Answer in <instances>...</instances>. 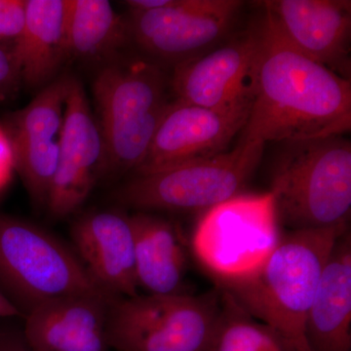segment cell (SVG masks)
<instances>
[{"label": "cell", "mask_w": 351, "mask_h": 351, "mask_svg": "<svg viewBox=\"0 0 351 351\" xmlns=\"http://www.w3.org/2000/svg\"><path fill=\"white\" fill-rule=\"evenodd\" d=\"M255 95L241 138L267 142L346 135L351 129V80L293 47L262 13Z\"/></svg>", "instance_id": "obj_1"}, {"label": "cell", "mask_w": 351, "mask_h": 351, "mask_svg": "<svg viewBox=\"0 0 351 351\" xmlns=\"http://www.w3.org/2000/svg\"><path fill=\"white\" fill-rule=\"evenodd\" d=\"M350 225L286 230L269 257L249 274L214 281L249 315L274 328L299 351H311L306 320L322 270Z\"/></svg>", "instance_id": "obj_2"}, {"label": "cell", "mask_w": 351, "mask_h": 351, "mask_svg": "<svg viewBox=\"0 0 351 351\" xmlns=\"http://www.w3.org/2000/svg\"><path fill=\"white\" fill-rule=\"evenodd\" d=\"M168 88L163 69L151 60L104 64L92 88L104 143L100 180L137 169L172 101Z\"/></svg>", "instance_id": "obj_3"}, {"label": "cell", "mask_w": 351, "mask_h": 351, "mask_svg": "<svg viewBox=\"0 0 351 351\" xmlns=\"http://www.w3.org/2000/svg\"><path fill=\"white\" fill-rule=\"evenodd\" d=\"M281 144L269 191L280 228L318 230L350 225V141L334 135Z\"/></svg>", "instance_id": "obj_4"}, {"label": "cell", "mask_w": 351, "mask_h": 351, "mask_svg": "<svg viewBox=\"0 0 351 351\" xmlns=\"http://www.w3.org/2000/svg\"><path fill=\"white\" fill-rule=\"evenodd\" d=\"M0 293L23 318L56 298L112 295L96 282L73 246L43 226L5 214H0Z\"/></svg>", "instance_id": "obj_5"}, {"label": "cell", "mask_w": 351, "mask_h": 351, "mask_svg": "<svg viewBox=\"0 0 351 351\" xmlns=\"http://www.w3.org/2000/svg\"><path fill=\"white\" fill-rule=\"evenodd\" d=\"M265 145L240 138L232 151L197 162L132 176L115 189L122 206L138 212H205L242 195Z\"/></svg>", "instance_id": "obj_6"}, {"label": "cell", "mask_w": 351, "mask_h": 351, "mask_svg": "<svg viewBox=\"0 0 351 351\" xmlns=\"http://www.w3.org/2000/svg\"><path fill=\"white\" fill-rule=\"evenodd\" d=\"M221 307L216 286L200 295L120 298L108 313V345L117 351H209Z\"/></svg>", "instance_id": "obj_7"}, {"label": "cell", "mask_w": 351, "mask_h": 351, "mask_svg": "<svg viewBox=\"0 0 351 351\" xmlns=\"http://www.w3.org/2000/svg\"><path fill=\"white\" fill-rule=\"evenodd\" d=\"M281 233L272 193H242L203 212L191 249L214 281L228 280L257 269Z\"/></svg>", "instance_id": "obj_8"}, {"label": "cell", "mask_w": 351, "mask_h": 351, "mask_svg": "<svg viewBox=\"0 0 351 351\" xmlns=\"http://www.w3.org/2000/svg\"><path fill=\"white\" fill-rule=\"evenodd\" d=\"M244 4L240 0H172L157 10H130L131 41L154 63L174 68L221 43Z\"/></svg>", "instance_id": "obj_9"}, {"label": "cell", "mask_w": 351, "mask_h": 351, "mask_svg": "<svg viewBox=\"0 0 351 351\" xmlns=\"http://www.w3.org/2000/svg\"><path fill=\"white\" fill-rule=\"evenodd\" d=\"M262 34L261 14L228 40L175 66L169 80L175 100L219 110L252 106Z\"/></svg>", "instance_id": "obj_10"}, {"label": "cell", "mask_w": 351, "mask_h": 351, "mask_svg": "<svg viewBox=\"0 0 351 351\" xmlns=\"http://www.w3.org/2000/svg\"><path fill=\"white\" fill-rule=\"evenodd\" d=\"M71 77L58 76L39 90L31 103L10 113L2 125L12 151L14 169L34 204L41 209H46L56 174Z\"/></svg>", "instance_id": "obj_11"}, {"label": "cell", "mask_w": 351, "mask_h": 351, "mask_svg": "<svg viewBox=\"0 0 351 351\" xmlns=\"http://www.w3.org/2000/svg\"><path fill=\"white\" fill-rule=\"evenodd\" d=\"M104 143L82 83L71 75L60 134L56 174L46 210L62 219L84 204L100 181Z\"/></svg>", "instance_id": "obj_12"}, {"label": "cell", "mask_w": 351, "mask_h": 351, "mask_svg": "<svg viewBox=\"0 0 351 351\" xmlns=\"http://www.w3.org/2000/svg\"><path fill=\"white\" fill-rule=\"evenodd\" d=\"M252 106L219 110L173 100L133 175L197 162L228 151L243 131Z\"/></svg>", "instance_id": "obj_13"}, {"label": "cell", "mask_w": 351, "mask_h": 351, "mask_svg": "<svg viewBox=\"0 0 351 351\" xmlns=\"http://www.w3.org/2000/svg\"><path fill=\"white\" fill-rule=\"evenodd\" d=\"M262 6L293 47L350 80V0H267Z\"/></svg>", "instance_id": "obj_14"}, {"label": "cell", "mask_w": 351, "mask_h": 351, "mask_svg": "<svg viewBox=\"0 0 351 351\" xmlns=\"http://www.w3.org/2000/svg\"><path fill=\"white\" fill-rule=\"evenodd\" d=\"M69 233L73 249L104 290L117 298L138 294L131 215L119 209L87 212Z\"/></svg>", "instance_id": "obj_15"}, {"label": "cell", "mask_w": 351, "mask_h": 351, "mask_svg": "<svg viewBox=\"0 0 351 351\" xmlns=\"http://www.w3.org/2000/svg\"><path fill=\"white\" fill-rule=\"evenodd\" d=\"M108 294L64 295L34 307L24 317L25 341L34 351H110Z\"/></svg>", "instance_id": "obj_16"}, {"label": "cell", "mask_w": 351, "mask_h": 351, "mask_svg": "<svg viewBox=\"0 0 351 351\" xmlns=\"http://www.w3.org/2000/svg\"><path fill=\"white\" fill-rule=\"evenodd\" d=\"M311 351H351V232L337 239L306 320Z\"/></svg>", "instance_id": "obj_17"}, {"label": "cell", "mask_w": 351, "mask_h": 351, "mask_svg": "<svg viewBox=\"0 0 351 351\" xmlns=\"http://www.w3.org/2000/svg\"><path fill=\"white\" fill-rule=\"evenodd\" d=\"M66 0H25V25L12 41L22 84L43 89L60 76L69 60Z\"/></svg>", "instance_id": "obj_18"}, {"label": "cell", "mask_w": 351, "mask_h": 351, "mask_svg": "<svg viewBox=\"0 0 351 351\" xmlns=\"http://www.w3.org/2000/svg\"><path fill=\"white\" fill-rule=\"evenodd\" d=\"M138 289L149 295L186 294L188 247L179 226L147 212L131 215Z\"/></svg>", "instance_id": "obj_19"}, {"label": "cell", "mask_w": 351, "mask_h": 351, "mask_svg": "<svg viewBox=\"0 0 351 351\" xmlns=\"http://www.w3.org/2000/svg\"><path fill=\"white\" fill-rule=\"evenodd\" d=\"M69 59L107 64L131 41L128 20L107 0H66Z\"/></svg>", "instance_id": "obj_20"}, {"label": "cell", "mask_w": 351, "mask_h": 351, "mask_svg": "<svg viewBox=\"0 0 351 351\" xmlns=\"http://www.w3.org/2000/svg\"><path fill=\"white\" fill-rule=\"evenodd\" d=\"M219 291L221 313L209 351H299L281 332L252 317Z\"/></svg>", "instance_id": "obj_21"}, {"label": "cell", "mask_w": 351, "mask_h": 351, "mask_svg": "<svg viewBox=\"0 0 351 351\" xmlns=\"http://www.w3.org/2000/svg\"><path fill=\"white\" fill-rule=\"evenodd\" d=\"M22 85L12 43H0V103L15 97Z\"/></svg>", "instance_id": "obj_22"}, {"label": "cell", "mask_w": 351, "mask_h": 351, "mask_svg": "<svg viewBox=\"0 0 351 351\" xmlns=\"http://www.w3.org/2000/svg\"><path fill=\"white\" fill-rule=\"evenodd\" d=\"M25 0H0V43H12L25 25Z\"/></svg>", "instance_id": "obj_23"}, {"label": "cell", "mask_w": 351, "mask_h": 351, "mask_svg": "<svg viewBox=\"0 0 351 351\" xmlns=\"http://www.w3.org/2000/svg\"><path fill=\"white\" fill-rule=\"evenodd\" d=\"M0 351H34L25 341L22 328L0 326Z\"/></svg>", "instance_id": "obj_24"}, {"label": "cell", "mask_w": 351, "mask_h": 351, "mask_svg": "<svg viewBox=\"0 0 351 351\" xmlns=\"http://www.w3.org/2000/svg\"><path fill=\"white\" fill-rule=\"evenodd\" d=\"M14 171L10 144L3 127L0 125V191L8 184Z\"/></svg>", "instance_id": "obj_25"}, {"label": "cell", "mask_w": 351, "mask_h": 351, "mask_svg": "<svg viewBox=\"0 0 351 351\" xmlns=\"http://www.w3.org/2000/svg\"><path fill=\"white\" fill-rule=\"evenodd\" d=\"M13 317H22V316L19 311L10 304V302L0 293V319Z\"/></svg>", "instance_id": "obj_26"}]
</instances>
